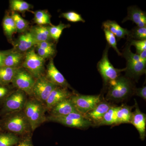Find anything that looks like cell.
<instances>
[{"label": "cell", "mask_w": 146, "mask_h": 146, "mask_svg": "<svg viewBox=\"0 0 146 146\" xmlns=\"http://www.w3.org/2000/svg\"><path fill=\"white\" fill-rule=\"evenodd\" d=\"M107 86L108 89L106 99L116 102L123 101L127 99L134 94L136 88L131 79L121 75L110 82Z\"/></svg>", "instance_id": "1"}, {"label": "cell", "mask_w": 146, "mask_h": 146, "mask_svg": "<svg viewBox=\"0 0 146 146\" xmlns=\"http://www.w3.org/2000/svg\"><path fill=\"white\" fill-rule=\"evenodd\" d=\"M1 125L5 130L18 136L29 135L32 131L23 110L6 114Z\"/></svg>", "instance_id": "2"}, {"label": "cell", "mask_w": 146, "mask_h": 146, "mask_svg": "<svg viewBox=\"0 0 146 146\" xmlns=\"http://www.w3.org/2000/svg\"><path fill=\"white\" fill-rule=\"evenodd\" d=\"M46 110L44 105L34 98L27 99L23 111L32 132L46 121Z\"/></svg>", "instance_id": "3"}, {"label": "cell", "mask_w": 146, "mask_h": 146, "mask_svg": "<svg viewBox=\"0 0 146 146\" xmlns=\"http://www.w3.org/2000/svg\"><path fill=\"white\" fill-rule=\"evenodd\" d=\"M130 46L129 43H127L121 54L126 60V76L131 80L135 79L145 74L146 63L141 60L138 54L131 51Z\"/></svg>", "instance_id": "4"}, {"label": "cell", "mask_w": 146, "mask_h": 146, "mask_svg": "<svg viewBox=\"0 0 146 146\" xmlns=\"http://www.w3.org/2000/svg\"><path fill=\"white\" fill-rule=\"evenodd\" d=\"M45 63V60L36 53L34 47L25 52L22 67L36 79L44 75Z\"/></svg>", "instance_id": "5"}, {"label": "cell", "mask_w": 146, "mask_h": 146, "mask_svg": "<svg viewBox=\"0 0 146 146\" xmlns=\"http://www.w3.org/2000/svg\"><path fill=\"white\" fill-rule=\"evenodd\" d=\"M109 47V46L107 45L104 51L102 58L97 65L98 71L102 76L106 86H107L110 82L117 78L121 75L122 72L125 71V68L118 69L114 68L110 63L108 57Z\"/></svg>", "instance_id": "6"}, {"label": "cell", "mask_w": 146, "mask_h": 146, "mask_svg": "<svg viewBox=\"0 0 146 146\" xmlns=\"http://www.w3.org/2000/svg\"><path fill=\"white\" fill-rule=\"evenodd\" d=\"M46 121L59 123L68 127L80 129H86L93 126L91 121L78 112H74L63 116H50L47 117Z\"/></svg>", "instance_id": "7"}, {"label": "cell", "mask_w": 146, "mask_h": 146, "mask_svg": "<svg viewBox=\"0 0 146 146\" xmlns=\"http://www.w3.org/2000/svg\"><path fill=\"white\" fill-rule=\"evenodd\" d=\"M70 100L75 108L83 115L94 109L101 101L100 95H83L73 93Z\"/></svg>", "instance_id": "8"}, {"label": "cell", "mask_w": 146, "mask_h": 146, "mask_svg": "<svg viewBox=\"0 0 146 146\" xmlns=\"http://www.w3.org/2000/svg\"><path fill=\"white\" fill-rule=\"evenodd\" d=\"M27 96L23 91L14 90L3 102V113L7 114L23 110L27 100Z\"/></svg>", "instance_id": "9"}, {"label": "cell", "mask_w": 146, "mask_h": 146, "mask_svg": "<svg viewBox=\"0 0 146 146\" xmlns=\"http://www.w3.org/2000/svg\"><path fill=\"white\" fill-rule=\"evenodd\" d=\"M35 80L30 73L21 67L16 71L11 84L14 88L23 91L27 95L32 96V91Z\"/></svg>", "instance_id": "10"}, {"label": "cell", "mask_w": 146, "mask_h": 146, "mask_svg": "<svg viewBox=\"0 0 146 146\" xmlns=\"http://www.w3.org/2000/svg\"><path fill=\"white\" fill-rule=\"evenodd\" d=\"M56 86L48 80L44 75L35 80L32 91V96L45 105L50 94Z\"/></svg>", "instance_id": "11"}, {"label": "cell", "mask_w": 146, "mask_h": 146, "mask_svg": "<svg viewBox=\"0 0 146 146\" xmlns=\"http://www.w3.org/2000/svg\"><path fill=\"white\" fill-rule=\"evenodd\" d=\"M45 77L48 80L56 86L72 89L64 76L56 67L53 59H50L47 66Z\"/></svg>", "instance_id": "12"}, {"label": "cell", "mask_w": 146, "mask_h": 146, "mask_svg": "<svg viewBox=\"0 0 146 146\" xmlns=\"http://www.w3.org/2000/svg\"><path fill=\"white\" fill-rule=\"evenodd\" d=\"M73 94L69 91L68 88L56 86L52 91L46 101L45 104L46 109L50 110L60 102L70 98Z\"/></svg>", "instance_id": "13"}, {"label": "cell", "mask_w": 146, "mask_h": 146, "mask_svg": "<svg viewBox=\"0 0 146 146\" xmlns=\"http://www.w3.org/2000/svg\"><path fill=\"white\" fill-rule=\"evenodd\" d=\"M36 44V42L29 30L20 34L12 44L13 49L22 53L26 52Z\"/></svg>", "instance_id": "14"}, {"label": "cell", "mask_w": 146, "mask_h": 146, "mask_svg": "<svg viewBox=\"0 0 146 146\" xmlns=\"http://www.w3.org/2000/svg\"><path fill=\"white\" fill-rule=\"evenodd\" d=\"M113 105L106 101L101 100L94 109L83 115L91 121L93 125L97 126L105 114Z\"/></svg>", "instance_id": "15"}, {"label": "cell", "mask_w": 146, "mask_h": 146, "mask_svg": "<svg viewBox=\"0 0 146 146\" xmlns=\"http://www.w3.org/2000/svg\"><path fill=\"white\" fill-rule=\"evenodd\" d=\"M134 107L135 110L132 112V117L130 123L132 124L138 131L140 136V139L144 141L146 136V115L141 112L138 107L136 100Z\"/></svg>", "instance_id": "16"}, {"label": "cell", "mask_w": 146, "mask_h": 146, "mask_svg": "<svg viewBox=\"0 0 146 146\" xmlns=\"http://www.w3.org/2000/svg\"><path fill=\"white\" fill-rule=\"evenodd\" d=\"M127 21H132L138 27H146V13L137 7L133 6L128 8L127 15L122 23Z\"/></svg>", "instance_id": "17"}, {"label": "cell", "mask_w": 146, "mask_h": 146, "mask_svg": "<svg viewBox=\"0 0 146 146\" xmlns=\"http://www.w3.org/2000/svg\"><path fill=\"white\" fill-rule=\"evenodd\" d=\"M25 54L15 50L13 48L9 49L5 57L3 66L13 68L22 67Z\"/></svg>", "instance_id": "18"}, {"label": "cell", "mask_w": 146, "mask_h": 146, "mask_svg": "<svg viewBox=\"0 0 146 146\" xmlns=\"http://www.w3.org/2000/svg\"><path fill=\"white\" fill-rule=\"evenodd\" d=\"M35 51L40 57L46 60L51 59L56 54V46L53 42H44L36 44Z\"/></svg>", "instance_id": "19"}, {"label": "cell", "mask_w": 146, "mask_h": 146, "mask_svg": "<svg viewBox=\"0 0 146 146\" xmlns=\"http://www.w3.org/2000/svg\"><path fill=\"white\" fill-rule=\"evenodd\" d=\"M50 111V116L55 117L65 116L74 112H78L73 105L70 98L56 105Z\"/></svg>", "instance_id": "20"}, {"label": "cell", "mask_w": 146, "mask_h": 146, "mask_svg": "<svg viewBox=\"0 0 146 146\" xmlns=\"http://www.w3.org/2000/svg\"><path fill=\"white\" fill-rule=\"evenodd\" d=\"M102 27L103 29L108 30L114 34L118 41L125 38V36L128 37L130 35V31L123 28L115 21L108 20L105 21L102 23Z\"/></svg>", "instance_id": "21"}, {"label": "cell", "mask_w": 146, "mask_h": 146, "mask_svg": "<svg viewBox=\"0 0 146 146\" xmlns=\"http://www.w3.org/2000/svg\"><path fill=\"white\" fill-rule=\"evenodd\" d=\"M36 44L44 42H53L49 31L48 26H33L29 29Z\"/></svg>", "instance_id": "22"}, {"label": "cell", "mask_w": 146, "mask_h": 146, "mask_svg": "<svg viewBox=\"0 0 146 146\" xmlns=\"http://www.w3.org/2000/svg\"><path fill=\"white\" fill-rule=\"evenodd\" d=\"M2 26L4 33L9 43L12 44L13 40V34L17 33L16 26L10 12H6L2 21Z\"/></svg>", "instance_id": "23"}, {"label": "cell", "mask_w": 146, "mask_h": 146, "mask_svg": "<svg viewBox=\"0 0 146 146\" xmlns=\"http://www.w3.org/2000/svg\"><path fill=\"white\" fill-rule=\"evenodd\" d=\"M134 107L126 104L118 106L117 111V120L116 125L123 123H130L132 117L131 110Z\"/></svg>", "instance_id": "24"}, {"label": "cell", "mask_w": 146, "mask_h": 146, "mask_svg": "<svg viewBox=\"0 0 146 146\" xmlns=\"http://www.w3.org/2000/svg\"><path fill=\"white\" fill-rule=\"evenodd\" d=\"M34 14L33 22L36 25L52 26L51 16L46 10H39L32 12Z\"/></svg>", "instance_id": "25"}, {"label": "cell", "mask_w": 146, "mask_h": 146, "mask_svg": "<svg viewBox=\"0 0 146 146\" xmlns=\"http://www.w3.org/2000/svg\"><path fill=\"white\" fill-rule=\"evenodd\" d=\"M118 108V106H115L110 108L97 126L116 125Z\"/></svg>", "instance_id": "26"}, {"label": "cell", "mask_w": 146, "mask_h": 146, "mask_svg": "<svg viewBox=\"0 0 146 146\" xmlns=\"http://www.w3.org/2000/svg\"><path fill=\"white\" fill-rule=\"evenodd\" d=\"M9 9L11 12L24 13L26 11H31L33 6L23 0H10L9 1Z\"/></svg>", "instance_id": "27"}, {"label": "cell", "mask_w": 146, "mask_h": 146, "mask_svg": "<svg viewBox=\"0 0 146 146\" xmlns=\"http://www.w3.org/2000/svg\"><path fill=\"white\" fill-rule=\"evenodd\" d=\"M18 69L5 66L0 68V84L9 85L11 83Z\"/></svg>", "instance_id": "28"}, {"label": "cell", "mask_w": 146, "mask_h": 146, "mask_svg": "<svg viewBox=\"0 0 146 146\" xmlns=\"http://www.w3.org/2000/svg\"><path fill=\"white\" fill-rule=\"evenodd\" d=\"M10 14L15 23L17 33L21 34L29 30L30 23L29 21L24 19L17 12L10 11Z\"/></svg>", "instance_id": "29"}, {"label": "cell", "mask_w": 146, "mask_h": 146, "mask_svg": "<svg viewBox=\"0 0 146 146\" xmlns=\"http://www.w3.org/2000/svg\"><path fill=\"white\" fill-rule=\"evenodd\" d=\"M20 139L19 136L13 133L0 132V146H14Z\"/></svg>", "instance_id": "30"}, {"label": "cell", "mask_w": 146, "mask_h": 146, "mask_svg": "<svg viewBox=\"0 0 146 146\" xmlns=\"http://www.w3.org/2000/svg\"><path fill=\"white\" fill-rule=\"evenodd\" d=\"M70 24L63 23L61 22L56 26L53 25L48 26L49 31L53 41L57 42L62 34L63 30L70 28Z\"/></svg>", "instance_id": "31"}, {"label": "cell", "mask_w": 146, "mask_h": 146, "mask_svg": "<svg viewBox=\"0 0 146 146\" xmlns=\"http://www.w3.org/2000/svg\"><path fill=\"white\" fill-rule=\"evenodd\" d=\"M127 39L135 40H146V27H136L130 31V35Z\"/></svg>", "instance_id": "32"}, {"label": "cell", "mask_w": 146, "mask_h": 146, "mask_svg": "<svg viewBox=\"0 0 146 146\" xmlns=\"http://www.w3.org/2000/svg\"><path fill=\"white\" fill-rule=\"evenodd\" d=\"M59 17L63 18L72 23L82 22L85 23V21L80 14L74 11H69L60 14Z\"/></svg>", "instance_id": "33"}, {"label": "cell", "mask_w": 146, "mask_h": 146, "mask_svg": "<svg viewBox=\"0 0 146 146\" xmlns=\"http://www.w3.org/2000/svg\"><path fill=\"white\" fill-rule=\"evenodd\" d=\"M103 29L106 39L107 41L108 46L109 47H112L119 56H122L121 53L120 52L117 47V41L116 36L108 30L106 29Z\"/></svg>", "instance_id": "34"}, {"label": "cell", "mask_w": 146, "mask_h": 146, "mask_svg": "<svg viewBox=\"0 0 146 146\" xmlns=\"http://www.w3.org/2000/svg\"><path fill=\"white\" fill-rule=\"evenodd\" d=\"M128 41L130 46H133L136 48V54H139L146 50V40H138L129 39Z\"/></svg>", "instance_id": "35"}, {"label": "cell", "mask_w": 146, "mask_h": 146, "mask_svg": "<svg viewBox=\"0 0 146 146\" xmlns=\"http://www.w3.org/2000/svg\"><path fill=\"white\" fill-rule=\"evenodd\" d=\"M9 85L0 84V103L3 102L14 90ZM14 88V87H13Z\"/></svg>", "instance_id": "36"}, {"label": "cell", "mask_w": 146, "mask_h": 146, "mask_svg": "<svg viewBox=\"0 0 146 146\" xmlns=\"http://www.w3.org/2000/svg\"><path fill=\"white\" fill-rule=\"evenodd\" d=\"M14 146H33L31 137L27 136L20 139L19 142Z\"/></svg>", "instance_id": "37"}, {"label": "cell", "mask_w": 146, "mask_h": 146, "mask_svg": "<svg viewBox=\"0 0 146 146\" xmlns=\"http://www.w3.org/2000/svg\"><path fill=\"white\" fill-rule=\"evenodd\" d=\"M134 94L138 97H141L143 99L146 101V86H143V87L139 88H135L134 90Z\"/></svg>", "instance_id": "38"}, {"label": "cell", "mask_w": 146, "mask_h": 146, "mask_svg": "<svg viewBox=\"0 0 146 146\" xmlns=\"http://www.w3.org/2000/svg\"><path fill=\"white\" fill-rule=\"evenodd\" d=\"M9 50H0V68L3 67L4 60L6 55L8 52Z\"/></svg>", "instance_id": "39"}, {"label": "cell", "mask_w": 146, "mask_h": 146, "mask_svg": "<svg viewBox=\"0 0 146 146\" xmlns=\"http://www.w3.org/2000/svg\"><path fill=\"white\" fill-rule=\"evenodd\" d=\"M140 56L141 60L143 61L145 63H146V50L143 51L139 54H138Z\"/></svg>", "instance_id": "40"}]
</instances>
